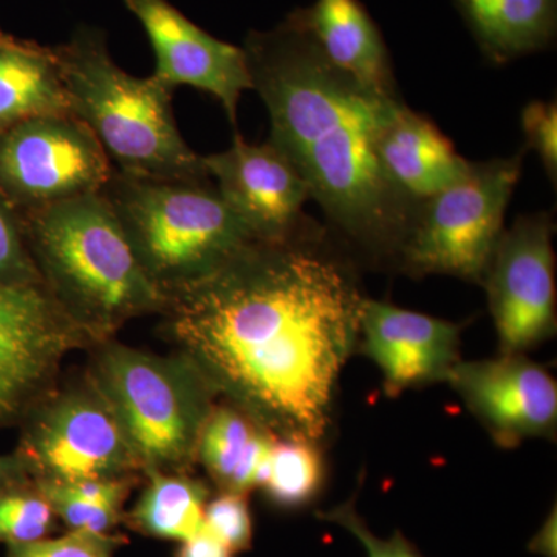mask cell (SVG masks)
<instances>
[{"label":"cell","mask_w":557,"mask_h":557,"mask_svg":"<svg viewBox=\"0 0 557 557\" xmlns=\"http://www.w3.org/2000/svg\"><path fill=\"white\" fill-rule=\"evenodd\" d=\"M0 282L42 285L25 242L20 211L0 194Z\"/></svg>","instance_id":"4316f807"},{"label":"cell","mask_w":557,"mask_h":557,"mask_svg":"<svg viewBox=\"0 0 557 557\" xmlns=\"http://www.w3.org/2000/svg\"><path fill=\"white\" fill-rule=\"evenodd\" d=\"M139 21L156 53L153 76L175 89L189 86L207 91L237 126L244 91L252 90L247 54L189 21L170 0H124Z\"/></svg>","instance_id":"5bb4252c"},{"label":"cell","mask_w":557,"mask_h":557,"mask_svg":"<svg viewBox=\"0 0 557 557\" xmlns=\"http://www.w3.org/2000/svg\"><path fill=\"white\" fill-rule=\"evenodd\" d=\"M51 115H72L53 47L0 30V131Z\"/></svg>","instance_id":"ffe728a7"},{"label":"cell","mask_w":557,"mask_h":557,"mask_svg":"<svg viewBox=\"0 0 557 557\" xmlns=\"http://www.w3.org/2000/svg\"><path fill=\"white\" fill-rule=\"evenodd\" d=\"M20 214L40 284L95 344L115 338L132 319L163 311L166 295L101 193Z\"/></svg>","instance_id":"3957f363"},{"label":"cell","mask_w":557,"mask_h":557,"mask_svg":"<svg viewBox=\"0 0 557 557\" xmlns=\"http://www.w3.org/2000/svg\"><path fill=\"white\" fill-rule=\"evenodd\" d=\"M205 525L234 553L249 552L255 539V522L248 494L219 493L205 508Z\"/></svg>","instance_id":"484cf974"},{"label":"cell","mask_w":557,"mask_h":557,"mask_svg":"<svg viewBox=\"0 0 557 557\" xmlns=\"http://www.w3.org/2000/svg\"><path fill=\"white\" fill-rule=\"evenodd\" d=\"M113 172L101 143L73 115L0 131V194L22 211L101 193Z\"/></svg>","instance_id":"9c48e42d"},{"label":"cell","mask_w":557,"mask_h":557,"mask_svg":"<svg viewBox=\"0 0 557 557\" xmlns=\"http://www.w3.org/2000/svg\"><path fill=\"white\" fill-rule=\"evenodd\" d=\"M127 542V537L119 533L67 530L62 536L13 545L7 548L5 557H115L119 548Z\"/></svg>","instance_id":"d4e9b609"},{"label":"cell","mask_w":557,"mask_h":557,"mask_svg":"<svg viewBox=\"0 0 557 557\" xmlns=\"http://www.w3.org/2000/svg\"><path fill=\"white\" fill-rule=\"evenodd\" d=\"M101 194L146 274L166 298L256 240L211 177L146 178L115 171Z\"/></svg>","instance_id":"5b68a950"},{"label":"cell","mask_w":557,"mask_h":557,"mask_svg":"<svg viewBox=\"0 0 557 557\" xmlns=\"http://www.w3.org/2000/svg\"><path fill=\"white\" fill-rule=\"evenodd\" d=\"M252 90L276 146L306 180L329 231L358 265L397 271L418 205L388 177L380 139L405 101L358 83L285 20L245 42Z\"/></svg>","instance_id":"7a4b0ae2"},{"label":"cell","mask_w":557,"mask_h":557,"mask_svg":"<svg viewBox=\"0 0 557 557\" xmlns=\"http://www.w3.org/2000/svg\"><path fill=\"white\" fill-rule=\"evenodd\" d=\"M175 557H236L214 533L203 525L199 533L180 542Z\"/></svg>","instance_id":"f546056e"},{"label":"cell","mask_w":557,"mask_h":557,"mask_svg":"<svg viewBox=\"0 0 557 557\" xmlns=\"http://www.w3.org/2000/svg\"><path fill=\"white\" fill-rule=\"evenodd\" d=\"M358 263L317 220L251 240L168 296L161 332L219 398L276 438L321 443L366 299Z\"/></svg>","instance_id":"6da1fadb"},{"label":"cell","mask_w":557,"mask_h":557,"mask_svg":"<svg viewBox=\"0 0 557 557\" xmlns=\"http://www.w3.org/2000/svg\"><path fill=\"white\" fill-rule=\"evenodd\" d=\"M40 493L49 500L58 520L70 531H89V533H115L123 523L124 512L119 509L91 504L73 494L67 486L57 483H38Z\"/></svg>","instance_id":"cb8c5ba5"},{"label":"cell","mask_w":557,"mask_h":557,"mask_svg":"<svg viewBox=\"0 0 557 557\" xmlns=\"http://www.w3.org/2000/svg\"><path fill=\"white\" fill-rule=\"evenodd\" d=\"M446 384L498 448H518L527 440L556 438V380L527 355L461 359Z\"/></svg>","instance_id":"7c38bea8"},{"label":"cell","mask_w":557,"mask_h":557,"mask_svg":"<svg viewBox=\"0 0 557 557\" xmlns=\"http://www.w3.org/2000/svg\"><path fill=\"white\" fill-rule=\"evenodd\" d=\"M530 549L539 555L556 557V509H553L552 515L545 520L544 527L531 541Z\"/></svg>","instance_id":"1f68e13d"},{"label":"cell","mask_w":557,"mask_h":557,"mask_svg":"<svg viewBox=\"0 0 557 557\" xmlns=\"http://www.w3.org/2000/svg\"><path fill=\"white\" fill-rule=\"evenodd\" d=\"M463 324L366 299L358 354L383 375L384 392L395 398L410 388L446 383L461 361Z\"/></svg>","instance_id":"9a60e30c"},{"label":"cell","mask_w":557,"mask_h":557,"mask_svg":"<svg viewBox=\"0 0 557 557\" xmlns=\"http://www.w3.org/2000/svg\"><path fill=\"white\" fill-rule=\"evenodd\" d=\"M145 487L123 523L135 533L161 541L183 542L205 525L211 490L193 474L145 472Z\"/></svg>","instance_id":"44dd1931"},{"label":"cell","mask_w":557,"mask_h":557,"mask_svg":"<svg viewBox=\"0 0 557 557\" xmlns=\"http://www.w3.org/2000/svg\"><path fill=\"white\" fill-rule=\"evenodd\" d=\"M288 17L341 72L372 89L398 94L386 42L359 0H314Z\"/></svg>","instance_id":"2e32d148"},{"label":"cell","mask_w":557,"mask_h":557,"mask_svg":"<svg viewBox=\"0 0 557 557\" xmlns=\"http://www.w3.org/2000/svg\"><path fill=\"white\" fill-rule=\"evenodd\" d=\"M491 64L548 49L556 38L557 0H453Z\"/></svg>","instance_id":"d6986e66"},{"label":"cell","mask_w":557,"mask_h":557,"mask_svg":"<svg viewBox=\"0 0 557 557\" xmlns=\"http://www.w3.org/2000/svg\"><path fill=\"white\" fill-rule=\"evenodd\" d=\"M355 502L357 497H351L346 504H341L330 511H318L317 516L324 522L343 527L351 536L357 537L368 557H424L401 531H395L387 539L376 536L359 515Z\"/></svg>","instance_id":"83f0119b"},{"label":"cell","mask_w":557,"mask_h":557,"mask_svg":"<svg viewBox=\"0 0 557 557\" xmlns=\"http://www.w3.org/2000/svg\"><path fill=\"white\" fill-rule=\"evenodd\" d=\"M274 442L247 413L218 401L201 431L197 465L219 493L249 494L265 480Z\"/></svg>","instance_id":"ac0fdd59"},{"label":"cell","mask_w":557,"mask_h":557,"mask_svg":"<svg viewBox=\"0 0 557 557\" xmlns=\"http://www.w3.org/2000/svg\"><path fill=\"white\" fill-rule=\"evenodd\" d=\"M522 166L523 152L471 161L463 177L421 201L397 271L413 278L445 274L482 284Z\"/></svg>","instance_id":"52a82bcc"},{"label":"cell","mask_w":557,"mask_h":557,"mask_svg":"<svg viewBox=\"0 0 557 557\" xmlns=\"http://www.w3.org/2000/svg\"><path fill=\"white\" fill-rule=\"evenodd\" d=\"M91 346L42 285L0 282V431L20 428L60 384L65 358Z\"/></svg>","instance_id":"30bf717a"},{"label":"cell","mask_w":557,"mask_h":557,"mask_svg":"<svg viewBox=\"0 0 557 557\" xmlns=\"http://www.w3.org/2000/svg\"><path fill=\"white\" fill-rule=\"evenodd\" d=\"M32 480L17 454H0V493L7 487Z\"/></svg>","instance_id":"4dcf8cb0"},{"label":"cell","mask_w":557,"mask_h":557,"mask_svg":"<svg viewBox=\"0 0 557 557\" xmlns=\"http://www.w3.org/2000/svg\"><path fill=\"white\" fill-rule=\"evenodd\" d=\"M17 429L14 453L33 482L145 478L119 418L86 372L60 381Z\"/></svg>","instance_id":"ba28073f"},{"label":"cell","mask_w":557,"mask_h":557,"mask_svg":"<svg viewBox=\"0 0 557 557\" xmlns=\"http://www.w3.org/2000/svg\"><path fill=\"white\" fill-rule=\"evenodd\" d=\"M380 159L392 182L417 203L463 177L471 164L428 116L406 104L381 135Z\"/></svg>","instance_id":"e0dca14e"},{"label":"cell","mask_w":557,"mask_h":557,"mask_svg":"<svg viewBox=\"0 0 557 557\" xmlns=\"http://www.w3.org/2000/svg\"><path fill=\"white\" fill-rule=\"evenodd\" d=\"M84 370L108 399L135 457L148 471L193 474L201 431L219 397L183 355L95 344Z\"/></svg>","instance_id":"8992f818"},{"label":"cell","mask_w":557,"mask_h":557,"mask_svg":"<svg viewBox=\"0 0 557 557\" xmlns=\"http://www.w3.org/2000/svg\"><path fill=\"white\" fill-rule=\"evenodd\" d=\"M57 515L33 480L0 493V545L30 544L58 530Z\"/></svg>","instance_id":"603a6c76"},{"label":"cell","mask_w":557,"mask_h":557,"mask_svg":"<svg viewBox=\"0 0 557 557\" xmlns=\"http://www.w3.org/2000/svg\"><path fill=\"white\" fill-rule=\"evenodd\" d=\"M555 219L520 215L498 239L482 287L496 327L498 354L533 350L556 335Z\"/></svg>","instance_id":"8fae6325"},{"label":"cell","mask_w":557,"mask_h":557,"mask_svg":"<svg viewBox=\"0 0 557 557\" xmlns=\"http://www.w3.org/2000/svg\"><path fill=\"white\" fill-rule=\"evenodd\" d=\"M522 129L527 149H533L544 164L553 186L557 183V104L533 101L522 110Z\"/></svg>","instance_id":"f1b7e54d"},{"label":"cell","mask_w":557,"mask_h":557,"mask_svg":"<svg viewBox=\"0 0 557 557\" xmlns=\"http://www.w3.org/2000/svg\"><path fill=\"white\" fill-rule=\"evenodd\" d=\"M70 113L101 143L120 174L146 178L209 177L203 160L180 134L172 87L137 78L110 58L106 38L81 28L53 47Z\"/></svg>","instance_id":"277c9868"},{"label":"cell","mask_w":557,"mask_h":557,"mask_svg":"<svg viewBox=\"0 0 557 557\" xmlns=\"http://www.w3.org/2000/svg\"><path fill=\"white\" fill-rule=\"evenodd\" d=\"M201 160L222 199L256 240L288 239L313 222L304 211L310 200L306 180L270 141L249 145L236 134L230 149Z\"/></svg>","instance_id":"4fadbf2b"},{"label":"cell","mask_w":557,"mask_h":557,"mask_svg":"<svg viewBox=\"0 0 557 557\" xmlns=\"http://www.w3.org/2000/svg\"><path fill=\"white\" fill-rule=\"evenodd\" d=\"M325 469L319 443L276 438L262 490L282 509L307 507L321 493Z\"/></svg>","instance_id":"7402d4cb"}]
</instances>
